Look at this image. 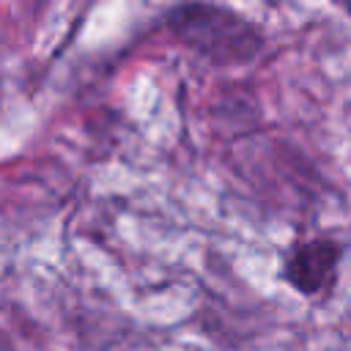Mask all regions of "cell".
Segmentation results:
<instances>
[{
    "label": "cell",
    "mask_w": 351,
    "mask_h": 351,
    "mask_svg": "<svg viewBox=\"0 0 351 351\" xmlns=\"http://www.w3.org/2000/svg\"><path fill=\"white\" fill-rule=\"evenodd\" d=\"M343 8H346V11H348V14H351V3H346V5H343Z\"/></svg>",
    "instance_id": "obj_3"
},
{
    "label": "cell",
    "mask_w": 351,
    "mask_h": 351,
    "mask_svg": "<svg viewBox=\"0 0 351 351\" xmlns=\"http://www.w3.org/2000/svg\"><path fill=\"white\" fill-rule=\"evenodd\" d=\"M343 244L335 236H313L288 250L282 258V280L302 296L326 293L340 274Z\"/></svg>",
    "instance_id": "obj_2"
},
{
    "label": "cell",
    "mask_w": 351,
    "mask_h": 351,
    "mask_svg": "<svg viewBox=\"0 0 351 351\" xmlns=\"http://www.w3.org/2000/svg\"><path fill=\"white\" fill-rule=\"evenodd\" d=\"M162 22L173 41L211 66H247L266 49L263 30L230 5L184 3L173 5Z\"/></svg>",
    "instance_id": "obj_1"
}]
</instances>
